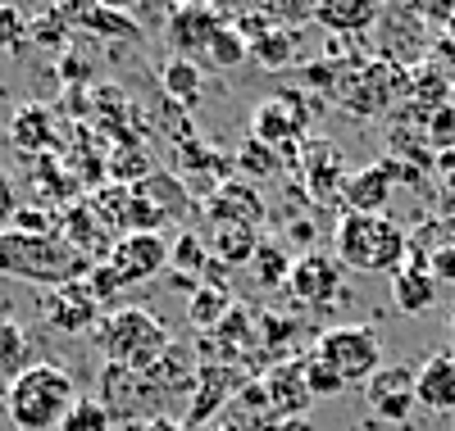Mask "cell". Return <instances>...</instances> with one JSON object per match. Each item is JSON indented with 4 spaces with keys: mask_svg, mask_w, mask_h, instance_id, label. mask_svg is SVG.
I'll list each match as a JSON object with an SVG mask.
<instances>
[{
    "mask_svg": "<svg viewBox=\"0 0 455 431\" xmlns=\"http://www.w3.org/2000/svg\"><path fill=\"white\" fill-rule=\"evenodd\" d=\"M210 263V246L196 237V231H182V237L169 246V268L178 272V278H201Z\"/></svg>",
    "mask_w": 455,
    "mask_h": 431,
    "instance_id": "cell-31",
    "label": "cell"
},
{
    "mask_svg": "<svg viewBox=\"0 0 455 431\" xmlns=\"http://www.w3.org/2000/svg\"><path fill=\"white\" fill-rule=\"evenodd\" d=\"M228 23V14L210 10V5H182L169 14V27H164V42L178 59H205L214 32Z\"/></svg>",
    "mask_w": 455,
    "mask_h": 431,
    "instance_id": "cell-13",
    "label": "cell"
},
{
    "mask_svg": "<svg viewBox=\"0 0 455 431\" xmlns=\"http://www.w3.org/2000/svg\"><path fill=\"white\" fill-rule=\"evenodd\" d=\"M364 400H369L373 418L405 422L414 409H419V400H414V368H405V364H383V368L364 381Z\"/></svg>",
    "mask_w": 455,
    "mask_h": 431,
    "instance_id": "cell-12",
    "label": "cell"
},
{
    "mask_svg": "<svg viewBox=\"0 0 455 431\" xmlns=\"http://www.w3.org/2000/svg\"><path fill=\"white\" fill-rule=\"evenodd\" d=\"M169 345H173V336L160 327L156 313H146V309H114L96 323L100 359L114 364V368L141 372V377L156 372V364L169 355Z\"/></svg>",
    "mask_w": 455,
    "mask_h": 431,
    "instance_id": "cell-3",
    "label": "cell"
},
{
    "mask_svg": "<svg viewBox=\"0 0 455 431\" xmlns=\"http://www.w3.org/2000/svg\"><path fill=\"white\" fill-rule=\"evenodd\" d=\"M164 268H169V241L160 237V231H128V237L114 241V250L87 272V282L100 300H109V295H119L128 286L150 282Z\"/></svg>",
    "mask_w": 455,
    "mask_h": 431,
    "instance_id": "cell-5",
    "label": "cell"
},
{
    "mask_svg": "<svg viewBox=\"0 0 455 431\" xmlns=\"http://www.w3.org/2000/svg\"><path fill=\"white\" fill-rule=\"evenodd\" d=\"M428 268L437 282H455V246H437L428 250Z\"/></svg>",
    "mask_w": 455,
    "mask_h": 431,
    "instance_id": "cell-35",
    "label": "cell"
},
{
    "mask_svg": "<svg viewBox=\"0 0 455 431\" xmlns=\"http://www.w3.org/2000/svg\"><path fill=\"white\" fill-rule=\"evenodd\" d=\"M451 191H455V177H451Z\"/></svg>",
    "mask_w": 455,
    "mask_h": 431,
    "instance_id": "cell-40",
    "label": "cell"
},
{
    "mask_svg": "<svg viewBox=\"0 0 455 431\" xmlns=\"http://www.w3.org/2000/svg\"><path fill=\"white\" fill-rule=\"evenodd\" d=\"M28 368V341L14 323L0 327V400H5V390L14 386V377Z\"/></svg>",
    "mask_w": 455,
    "mask_h": 431,
    "instance_id": "cell-29",
    "label": "cell"
},
{
    "mask_svg": "<svg viewBox=\"0 0 455 431\" xmlns=\"http://www.w3.org/2000/svg\"><path fill=\"white\" fill-rule=\"evenodd\" d=\"M19 36H28V23L19 10H0V46H19Z\"/></svg>",
    "mask_w": 455,
    "mask_h": 431,
    "instance_id": "cell-36",
    "label": "cell"
},
{
    "mask_svg": "<svg viewBox=\"0 0 455 431\" xmlns=\"http://www.w3.org/2000/svg\"><path fill=\"white\" fill-rule=\"evenodd\" d=\"M237 160H242V168H246V173H255V177L274 173V164H278V160H274V150L264 145V141H255V137L246 141V150L237 154Z\"/></svg>",
    "mask_w": 455,
    "mask_h": 431,
    "instance_id": "cell-34",
    "label": "cell"
},
{
    "mask_svg": "<svg viewBox=\"0 0 455 431\" xmlns=\"http://www.w3.org/2000/svg\"><path fill=\"white\" fill-rule=\"evenodd\" d=\"M373 27H378V55H383V64L405 68L428 55V27H424L419 10H383Z\"/></svg>",
    "mask_w": 455,
    "mask_h": 431,
    "instance_id": "cell-10",
    "label": "cell"
},
{
    "mask_svg": "<svg viewBox=\"0 0 455 431\" xmlns=\"http://www.w3.org/2000/svg\"><path fill=\"white\" fill-rule=\"evenodd\" d=\"M68 23H83V27L100 32V36H119V42H132V36H141L137 23H132L124 10H68Z\"/></svg>",
    "mask_w": 455,
    "mask_h": 431,
    "instance_id": "cell-30",
    "label": "cell"
},
{
    "mask_svg": "<svg viewBox=\"0 0 455 431\" xmlns=\"http://www.w3.org/2000/svg\"><path fill=\"white\" fill-rule=\"evenodd\" d=\"M233 309L237 304H233V295H228L223 282H196L192 300H187V318H192V327H201V332H214Z\"/></svg>",
    "mask_w": 455,
    "mask_h": 431,
    "instance_id": "cell-22",
    "label": "cell"
},
{
    "mask_svg": "<svg viewBox=\"0 0 455 431\" xmlns=\"http://www.w3.org/2000/svg\"><path fill=\"white\" fill-rule=\"evenodd\" d=\"M306 386H310V396H315V400H337L341 390H347V381H341L319 355L306 359Z\"/></svg>",
    "mask_w": 455,
    "mask_h": 431,
    "instance_id": "cell-33",
    "label": "cell"
},
{
    "mask_svg": "<svg viewBox=\"0 0 455 431\" xmlns=\"http://www.w3.org/2000/svg\"><path fill=\"white\" fill-rule=\"evenodd\" d=\"M160 82H164V91H169L178 105L192 109V105L201 100V91H205V73H201L196 59H178V55H169V64H164V73H160Z\"/></svg>",
    "mask_w": 455,
    "mask_h": 431,
    "instance_id": "cell-23",
    "label": "cell"
},
{
    "mask_svg": "<svg viewBox=\"0 0 455 431\" xmlns=\"http://www.w3.org/2000/svg\"><path fill=\"white\" fill-rule=\"evenodd\" d=\"M210 250L223 263H251V255L259 250V237L251 227H237V223H214L210 227Z\"/></svg>",
    "mask_w": 455,
    "mask_h": 431,
    "instance_id": "cell-24",
    "label": "cell"
},
{
    "mask_svg": "<svg viewBox=\"0 0 455 431\" xmlns=\"http://www.w3.org/2000/svg\"><path fill=\"white\" fill-rule=\"evenodd\" d=\"M0 272H5V278L36 282V286H64V282L87 278L92 263L73 250L60 231H51V237H28V231L5 227L0 231Z\"/></svg>",
    "mask_w": 455,
    "mask_h": 431,
    "instance_id": "cell-2",
    "label": "cell"
},
{
    "mask_svg": "<svg viewBox=\"0 0 455 431\" xmlns=\"http://www.w3.org/2000/svg\"><path fill=\"white\" fill-rule=\"evenodd\" d=\"M210 218L214 223H237V227H259L264 218V200H259V191L251 182H237V177H228L219 182L214 191V205H210Z\"/></svg>",
    "mask_w": 455,
    "mask_h": 431,
    "instance_id": "cell-20",
    "label": "cell"
},
{
    "mask_svg": "<svg viewBox=\"0 0 455 431\" xmlns=\"http://www.w3.org/2000/svg\"><path fill=\"white\" fill-rule=\"evenodd\" d=\"M433 141H437V145H451V141H455V109H451V105L433 119Z\"/></svg>",
    "mask_w": 455,
    "mask_h": 431,
    "instance_id": "cell-38",
    "label": "cell"
},
{
    "mask_svg": "<svg viewBox=\"0 0 455 431\" xmlns=\"http://www.w3.org/2000/svg\"><path fill=\"white\" fill-rule=\"evenodd\" d=\"M332 246H337V263L355 272H396L410 255L405 227L392 223L387 214H341Z\"/></svg>",
    "mask_w": 455,
    "mask_h": 431,
    "instance_id": "cell-4",
    "label": "cell"
},
{
    "mask_svg": "<svg viewBox=\"0 0 455 431\" xmlns=\"http://www.w3.org/2000/svg\"><path fill=\"white\" fill-rule=\"evenodd\" d=\"M310 355H319L347 386H364L378 368H383V341H378L373 327L351 323V327H328Z\"/></svg>",
    "mask_w": 455,
    "mask_h": 431,
    "instance_id": "cell-6",
    "label": "cell"
},
{
    "mask_svg": "<svg viewBox=\"0 0 455 431\" xmlns=\"http://www.w3.org/2000/svg\"><path fill=\"white\" fill-rule=\"evenodd\" d=\"M10 141L19 150H46V145H55V137H51V109L23 105L14 114V123H10Z\"/></svg>",
    "mask_w": 455,
    "mask_h": 431,
    "instance_id": "cell-25",
    "label": "cell"
},
{
    "mask_svg": "<svg viewBox=\"0 0 455 431\" xmlns=\"http://www.w3.org/2000/svg\"><path fill=\"white\" fill-rule=\"evenodd\" d=\"M451 332H455V318H451Z\"/></svg>",
    "mask_w": 455,
    "mask_h": 431,
    "instance_id": "cell-41",
    "label": "cell"
},
{
    "mask_svg": "<svg viewBox=\"0 0 455 431\" xmlns=\"http://www.w3.org/2000/svg\"><path fill=\"white\" fill-rule=\"evenodd\" d=\"M401 82H405L401 68L378 59V64H360V68H351V73L332 77V96L341 100V109H347L351 119H373L378 109L392 105V96H396Z\"/></svg>",
    "mask_w": 455,
    "mask_h": 431,
    "instance_id": "cell-7",
    "label": "cell"
},
{
    "mask_svg": "<svg viewBox=\"0 0 455 431\" xmlns=\"http://www.w3.org/2000/svg\"><path fill=\"white\" fill-rule=\"evenodd\" d=\"M23 205H19V191H14V182L0 173V231H5V223H14V214H19Z\"/></svg>",
    "mask_w": 455,
    "mask_h": 431,
    "instance_id": "cell-37",
    "label": "cell"
},
{
    "mask_svg": "<svg viewBox=\"0 0 455 431\" xmlns=\"http://www.w3.org/2000/svg\"><path fill=\"white\" fill-rule=\"evenodd\" d=\"M264 396H269V409L287 422V418H306L315 396L306 386V359H278L269 372H264Z\"/></svg>",
    "mask_w": 455,
    "mask_h": 431,
    "instance_id": "cell-15",
    "label": "cell"
},
{
    "mask_svg": "<svg viewBox=\"0 0 455 431\" xmlns=\"http://www.w3.org/2000/svg\"><path fill=\"white\" fill-rule=\"evenodd\" d=\"M306 128H310V100L296 96V91H283L274 100H264L255 109V123H251L255 141H264L269 150H283V145L291 150L300 137H306Z\"/></svg>",
    "mask_w": 455,
    "mask_h": 431,
    "instance_id": "cell-11",
    "label": "cell"
},
{
    "mask_svg": "<svg viewBox=\"0 0 455 431\" xmlns=\"http://www.w3.org/2000/svg\"><path fill=\"white\" fill-rule=\"evenodd\" d=\"M60 431H114V418H109V409L100 404V396H78Z\"/></svg>",
    "mask_w": 455,
    "mask_h": 431,
    "instance_id": "cell-32",
    "label": "cell"
},
{
    "mask_svg": "<svg viewBox=\"0 0 455 431\" xmlns=\"http://www.w3.org/2000/svg\"><path fill=\"white\" fill-rule=\"evenodd\" d=\"M36 313H42V323L55 327V332H96V323H100V295L92 291L87 278H78V282H64V286L42 291Z\"/></svg>",
    "mask_w": 455,
    "mask_h": 431,
    "instance_id": "cell-9",
    "label": "cell"
},
{
    "mask_svg": "<svg viewBox=\"0 0 455 431\" xmlns=\"http://www.w3.org/2000/svg\"><path fill=\"white\" fill-rule=\"evenodd\" d=\"M296 27H269V32H259L255 42H251V59L255 64H264V68H287L291 59H296Z\"/></svg>",
    "mask_w": 455,
    "mask_h": 431,
    "instance_id": "cell-26",
    "label": "cell"
},
{
    "mask_svg": "<svg viewBox=\"0 0 455 431\" xmlns=\"http://www.w3.org/2000/svg\"><path fill=\"white\" fill-rule=\"evenodd\" d=\"M73 400H78L73 372L42 359V364H28L14 377V386L5 390V413H10L14 431H60Z\"/></svg>",
    "mask_w": 455,
    "mask_h": 431,
    "instance_id": "cell-1",
    "label": "cell"
},
{
    "mask_svg": "<svg viewBox=\"0 0 455 431\" xmlns=\"http://www.w3.org/2000/svg\"><path fill=\"white\" fill-rule=\"evenodd\" d=\"M205 59H210L219 73H228V68H242V64L251 59V46H246V36L233 27V19H228V23L214 32V42H210Z\"/></svg>",
    "mask_w": 455,
    "mask_h": 431,
    "instance_id": "cell-28",
    "label": "cell"
},
{
    "mask_svg": "<svg viewBox=\"0 0 455 431\" xmlns=\"http://www.w3.org/2000/svg\"><path fill=\"white\" fill-rule=\"evenodd\" d=\"M378 5H369V0H323V5H315V23L332 36H364L373 23H378Z\"/></svg>",
    "mask_w": 455,
    "mask_h": 431,
    "instance_id": "cell-21",
    "label": "cell"
},
{
    "mask_svg": "<svg viewBox=\"0 0 455 431\" xmlns=\"http://www.w3.org/2000/svg\"><path fill=\"white\" fill-rule=\"evenodd\" d=\"M392 182H396V164L392 160L369 164L360 173H347V182H341V191H337L341 214H387Z\"/></svg>",
    "mask_w": 455,
    "mask_h": 431,
    "instance_id": "cell-14",
    "label": "cell"
},
{
    "mask_svg": "<svg viewBox=\"0 0 455 431\" xmlns=\"http://www.w3.org/2000/svg\"><path fill=\"white\" fill-rule=\"evenodd\" d=\"M437 278H433V268H428V255L419 246H410L405 263L392 272V300L401 313H428L437 304Z\"/></svg>",
    "mask_w": 455,
    "mask_h": 431,
    "instance_id": "cell-16",
    "label": "cell"
},
{
    "mask_svg": "<svg viewBox=\"0 0 455 431\" xmlns=\"http://www.w3.org/2000/svg\"><path fill=\"white\" fill-rule=\"evenodd\" d=\"M251 272H255V282H259L264 291H278V286L291 278V259H287V250H283V246L259 241V250L251 255Z\"/></svg>",
    "mask_w": 455,
    "mask_h": 431,
    "instance_id": "cell-27",
    "label": "cell"
},
{
    "mask_svg": "<svg viewBox=\"0 0 455 431\" xmlns=\"http://www.w3.org/2000/svg\"><path fill=\"white\" fill-rule=\"evenodd\" d=\"M128 431H192V427H187V422H173V418H141V422H132Z\"/></svg>",
    "mask_w": 455,
    "mask_h": 431,
    "instance_id": "cell-39",
    "label": "cell"
},
{
    "mask_svg": "<svg viewBox=\"0 0 455 431\" xmlns=\"http://www.w3.org/2000/svg\"><path fill=\"white\" fill-rule=\"evenodd\" d=\"M414 400L428 413H455V349H437L414 368Z\"/></svg>",
    "mask_w": 455,
    "mask_h": 431,
    "instance_id": "cell-17",
    "label": "cell"
},
{
    "mask_svg": "<svg viewBox=\"0 0 455 431\" xmlns=\"http://www.w3.org/2000/svg\"><path fill=\"white\" fill-rule=\"evenodd\" d=\"M287 286H291L296 300H306V304H319V300L328 304L341 291V263L332 255H306V259L291 263Z\"/></svg>",
    "mask_w": 455,
    "mask_h": 431,
    "instance_id": "cell-18",
    "label": "cell"
},
{
    "mask_svg": "<svg viewBox=\"0 0 455 431\" xmlns=\"http://www.w3.org/2000/svg\"><path fill=\"white\" fill-rule=\"evenodd\" d=\"M169 396V390H160L150 377H141V372H128V368H114V364H105L100 368V404L109 409V418L114 422H132L137 413H146V418H160L156 413V404Z\"/></svg>",
    "mask_w": 455,
    "mask_h": 431,
    "instance_id": "cell-8",
    "label": "cell"
},
{
    "mask_svg": "<svg viewBox=\"0 0 455 431\" xmlns=\"http://www.w3.org/2000/svg\"><path fill=\"white\" fill-rule=\"evenodd\" d=\"M296 164L319 200H337L341 182H347V164H341V150L332 141H306V150L296 154Z\"/></svg>",
    "mask_w": 455,
    "mask_h": 431,
    "instance_id": "cell-19",
    "label": "cell"
}]
</instances>
